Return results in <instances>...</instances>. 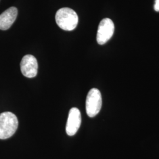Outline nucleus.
<instances>
[{"label": "nucleus", "instance_id": "8", "mask_svg": "<svg viewBox=\"0 0 159 159\" xmlns=\"http://www.w3.org/2000/svg\"><path fill=\"white\" fill-rule=\"evenodd\" d=\"M155 11L157 12H159V0H156L154 6Z\"/></svg>", "mask_w": 159, "mask_h": 159}, {"label": "nucleus", "instance_id": "4", "mask_svg": "<svg viewBox=\"0 0 159 159\" xmlns=\"http://www.w3.org/2000/svg\"><path fill=\"white\" fill-rule=\"evenodd\" d=\"M114 32V24L111 20L106 18L101 21L98 27L97 41L100 45L106 44L110 40Z\"/></svg>", "mask_w": 159, "mask_h": 159}, {"label": "nucleus", "instance_id": "7", "mask_svg": "<svg viewBox=\"0 0 159 159\" xmlns=\"http://www.w3.org/2000/svg\"><path fill=\"white\" fill-rule=\"evenodd\" d=\"M18 10L16 7H10L0 15V30H7L16 21Z\"/></svg>", "mask_w": 159, "mask_h": 159}, {"label": "nucleus", "instance_id": "2", "mask_svg": "<svg viewBox=\"0 0 159 159\" xmlns=\"http://www.w3.org/2000/svg\"><path fill=\"white\" fill-rule=\"evenodd\" d=\"M18 121L16 116L11 112L0 114V139H7L17 131Z\"/></svg>", "mask_w": 159, "mask_h": 159}, {"label": "nucleus", "instance_id": "1", "mask_svg": "<svg viewBox=\"0 0 159 159\" xmlns=\"http://www.w3.org/2000/svg\"><path fill=\"white\" fill-rule=\"evenodd\" d=\"M56 21L58 26L65 31H72L76 28L79 23V17L73 10L62 8L57 11Z\"/></svg>", "mask_w": 159, "mask_h": 159}, {"label": "nucleus", "instance_id": "3", "mask_svg": "<svg viewBox=\"0 0 159 159\" xmlns=\"http://www.w3.org/2000/svg\"><path fill=\"white\" fill-rule=\"evenodd\" d=\"M102 106V97L100 91L93 88L91 89L86 98V113L90 117H94L100 112Z\"/></svg>", "mask_w": 159, "mask_h": 159}, {"label": "nucleus", "instance_id": "5", "mask_svg": "<svg viewBox=\"0 0 159 159\" xmlns=\"http://www.w3.org/2000/svg\"><path fill=\"white\" fill-rule=\"evenodd\" d=\"M20 68L22 74L26 77L33 78L38 72V63L35 57L32 55L24 56L20 63Z\"/></svg>", "mask_w": 159, "mask_h": 159}, {"label": "nucleus", "instance_id": "6", "mask_svg": "<svg viewBox=\"0 0 159 159\" xmlns=\"http://www.w3.org/2000/svg\"><path fill=\"white\" fill-rule=\"evenodd\" d=\"M81 123V116L77 108H71L68 114L66 130L70 136H73L79 130Z\"/></svg>", "mask_w": 159, "mask_h": 159}]
</instances>
